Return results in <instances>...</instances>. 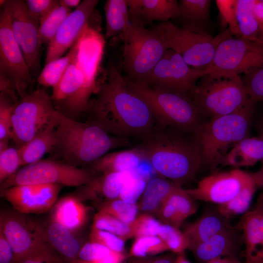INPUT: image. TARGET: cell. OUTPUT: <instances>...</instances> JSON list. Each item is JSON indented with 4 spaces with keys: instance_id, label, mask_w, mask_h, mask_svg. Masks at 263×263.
Segmentation results:
<instances>
[{
    "instance_id": "cell-1",
    "label": "cell",
    "mask_w": 263,
    "mask_h": 263,
    "mask_svg": "<svg viewBox=\"0 0 263 263\" xmlns=\"http://www.w3.org/2000/svg\"><path fill=\"white\" fill-rule=\"evenodd\" d=\"M108 72L86 111L90 114L89 122L115 136L143 139L155 130L150 110L128 88L125 76L114 64H109Z\"/></svg>"
},
{
    "instance_id": "cell-2",
    "label": "cell",
    "mask_w": 263,
    "mask_h": 263,
    "mask_svg": "<svg viewBox=\"0 0 263 263\" xmlns=\"http://www.w3.org/2000/svg\"><path fill=\"white\" fill-rule=\"evenodd\" d=\"M104 38L100 30L89 23L70 48L71 61L51 96L58 111L75 119L88 109L91 96L97 92L104 54Z\"/></svg>"
},
{
    "instance_id": "cell-3",
    "label": "cell",
    "mask_w": 263,
    "mask_h": 263,
    "mask_svg": "<svg viewBox=\"0 0 263 263\" xmlns=\"http://www.w3.org/2000/svg\"><path fill=\"white\" fill-rule=\"evenodd\" d=\"M142 140L137 147L152 169L179 186L192 181L202 167L199 150L192 139L160 130Z\"/></svg>"
},
{
    "instance_id": "cell-4",
    "label": "cell",
    "mask_w": 263,
    "mask_h": 263,
    "mask_svg": "<svg viewBox=\"0 0 263 263\" xmlns=\"http://www.w3.org/2000/svg\"><path fill=\"white\" fill-rule=\"evenodd\" d=\"M56 115L55 148L71 165H92L110 150L129 144V139L111 135L92 122H79L57 110Z\"/></svg>"
},
{
    "instance_id": "cell-5",
    "label": "cell",
    "mask_w": 263,
    "mask_h": 263,
    "mask_svg": "<svg viewBox=\"0 0 263 263\" xmlns=\"http://www.w3.org/2000/svg\"><path fill=\"white\" fill-rule=\"evenodd\" d=\"M255 107L202 122L192 132L202 166L214 169L239 142L249 136Z\"/></svg>"
},
{
    "instance_id": "cell-6",
    "label": "cell",
    "mask_w": 263,
    "mask_h": 263,
    "mask_svg": "<svg viewBox=\"0 0 263 263\" xmlns=\"http://www.w3.org/2000/svg\"><path fill=\"white\" fill-rule=\"evenodd\" d=\"M125 78L128 88L141 98L150 110L155 122V130L170 126L192 133L202 122L200 111L186 95Z\"/></svg>"
},
{
    "instance_id": "cell-7",
    "label": "cell",
    "mask_w": 263,
    "mask_h": 263,
    "mask_svg": "<svg viewBox=\"0 0 263 263\" xmlns=\"http://www.w3.org/2000/svg\"><path fill=\"white\" fill-rule=\"evenodd\" d=\"M203 77L190 96L202 115L211 119L255 107L239 75Z\"/></svg>"
},
{
    "instance_id": "cell-8",
    "label": "cell",
    "mask_w": 263,
    "mask_h": 263,
    "mask_svg": "<svg viewBox=\"0 0 263 263\" xmlns=\"http://www.w3.org/2000/svg\"><path fill=\"white\" fill-rule=\"evenodd\" d=\"M120 36L125 76L131 80L144 81L169 49L157 32L136 17L130 16V25Z\"/></svg>"
},
{
    "instance_id": "cell-9",
    "label": "cell",
    "mask_w": 263,
    "mask_h": 263,
    "mask_svg": "<svg viewBox=\"0 0 263 263\" xmlns=\"http://www.w3.org/2000/svg\"><path fill=\"white\" fill-rule=\"evenodd\" d=\"M152 29L165 40L169 49L180 54L193 68L204 70L211 62L220 43L231 36L229 30L213 37L205 31L178 27L170 21L162 22Z\"/></svg>"
},
{
    "instance_id": "cell-10",
    "label": "cell",
    "mask_w": 263,
    "mask_h": 263,
    "mask_svg": "<svg viewBox=\"0 0 263 263\" xmlns=\"http://www.w3.org/2000/svg\"><path fill=\"white\" fill-rule=\"evenodd\" d=\"M263 66V41L241 36L222 40L203 77L244 74Z\"/></svg>"
},
{
    "instance_id": "cell-11",
    "label": "cell",
    "mask_w": 263,
    "mask_h": 263,
    "mask_svg": "<svg viewBox=\"0 0 263 263\" xmlns=\"http://www.w3.org/2000/svg\"><path fill=\"white\" fill-rule=\"evenodd\" d=\"M56 109L45 88H38L15 103L12 113V139L18 148L33 138L52 119Z\"/></svg>"
},
{
    "instance_id": "cell-12",
    "label": "cell",
    "mask_w": 263,
    "mask_h": 263,
    "mask_svg": "<svg viewBox=\"0 0 263 263\" xmlns=\"http://www.w3.org/2000/svg\"><path fill=\"white\" fill-rule=\"evenodd\" d=\"M92 171L52 160L25 165L1 183L0 190L18 185L58 184L82 187L95 177Z\"/></svg>"
},
{
    "instance_id": "cell-13",
    "label": "cell",
    "mask_w": 263,
    "mask_h": 263,
    "mask_svg": "<svg viewBox=\"0 0 263 263\" xmlns=\"http://www.w3.org/2000/svg\"><path fill=\"white\" fill-rule=\"evenodd\" d=\"M0 81L10 83L20 98L34 82L13 33L8 14L2 8L0 13Z\"/></svg>"
},
{
    "instance_id": "cell-14",
    "label": "cell",
    "mask_w": 263,
    "mask_h": 263,
    "mask_svg": "<svg viewBox=\"0 0 263 263\" xmlns=\"http://www.w3.org/2000/svg\"><path fill=\"white\" fill-rule=\"evenodd\" d=\"M0 230L13 248L15 263H19L48 244L43 224L16 210H1Z\"/></svg>"
},
{
    "instance_id": "cell-15",
    "label": "cell",
    "mask_w": 263,
    "mask_h": 263,
    "mask_svg": "<svg viewBox=\"0 0 263 263\" xmlns=\"http://www.w3.org/2000/svg\"><path fill=\"white\" fill-rule=\"evenodd\" d=\"M7 12L15 38L20 46L33 78L40 74V52L42 43L39 35V24L30 16L25 1H0Z\"/></svg>"
},
{
    "instance_id": "cell-16",
    "label": "cell",
    "mask_w": 263,
    "mask_h": 263,
    "mask_svg": "<svg viewBox=\"0 0 263 263\" xmlns=\"http://www.w3.org/2000/svg\"><path fill=\"white\" fill-rule=\"evenodd\" d=\"M189 66L180 54L169 49L142 82L151 87L181 93L190 98L197 80L203 75V70Z\"/></svg>"
},
{
    "instance_id": "cell-17",
    "label": "cell",
    "mask_w": 263,
    "mask_h": 263,
    "mask_svg": "<svg viewBox=\"0 0 263 263\" xmlns=\"http://www.w3.org/2000/svg\"><path fill=\"white\" fill-rule=\"evenodd\" d=\"M254 180L251 172L235 169L213 172L201 179L195 188L185 190L195 201L220 205L231 200Z\"/></svg>"
},
{
    "instance_id": "cell-18",
    "label": "cell",
    "mask_w": 263,
    "mask_h": 263,
    "mask_svg": "<svg viewBox=\"0 0 263 263\" xmlns=\"http://www.w3.org/2000/svg\"><path fill=\"white\" fill-rule=\"evenodd\" d=\"M63 186L25 185L0 190V196L16 211L24 214H39L51 209Z\"/></svg>"
},
{
    "instance_id": "cell-19",
    "label": "cell",
    "mask_w": 263,
    "mask_h": 263,
    "mask_svg": "<svg viewBox=\"0 0 263 263\" xmlns=\"http://www.w3.org/2000/svg\"><path fill=\"white\" fill-rule=\"evenodd\" d=\"M98 0H84L63 21L48 44L46 63L63 56L83 31L98 4Z\"/></svg>"
},
{
    "instance_id": "cell-20",
    "label": "cell",
    "mask_w": 263,
    "mask_h": 263,
    "mask_svg": "<svg viewBox=\"0 0 263 263\" xmlns=\"http://www.w3.org/2000/svg\"><path fill=\"white\" fill-rule=\"evenodd\" d=\"M239 229L232 226L188 249L199 263H207L219 257L239 258L244 243Z\"/></svg>"
},
{
    "instance_id": "cell-21",
    "label": "cell",
    "mask_w": 263,
    "mask_h": 263,
    "mask_svg": "<svg viewBox=\"0 0 263 263\" xmlns=\"http://www.w3.org/2000/svg\"><path fill=\"white\" fill-rule=\"evenodd\" d=\"M238 227L244 246V263H263V209L258 199L254 208L243 215Z\"/></svg>"
},
{
    "instance_id": "cell-22",
    "label": "cell",
    "mask_w": 263,
    "mask_h": 263,
    "mask_svg": "<svg viewBox=\"0 0 263 263\" xmlns=\"http://www.w3.org/2000/svg\"><path fill=\"white\" fill-rule=\"evenodd\" d=\"M130 15L145 25L154 20L162 22L179 18V4L176 0H127Z\"/></svg>"
},
{
    "instance_id": "cell-23",
    "label": "cell",
    "mask_w": 263,
    "mask_h": 263,
    "mask_svg": "<svg viewBox=\"0 0 263 263\" xmlns=\"http://www.w3.org/2000/svg\"><path fill=\"white\" fill-rule=\"evenodd\" d=\"M43 225L46 242L66 263L77 259L84 243L75 232L51 219Z\"/></svg>"
},
{
    "instance_id": "cell-24",
    "label": "cell",
    "mask_w": 263,
    "mask_h": 263,
    "mask_svg": "<svg viewBox=\"0 0 263 263\" xmlns=\"http://www.w3.org/2000/svg\"><path fill=\"white\" fill-rule=\"evenodd\" d=\"M132 176V172H113L95 177L89 184L83 186L79 197L96 201H107L119 198L121 189ZM103 201V202H104Z\"/></svg>"
},
{
    "instance_id": "cell-25",
    "label": "cell",
    "mask_w": 263,
    "mask_h": 263,
    "mask_svg": "<svg viewBox=\"0 0 263 263\" xmlns=\"http://www.w3.org/2000/svg\"><path fill=\"white\" fill-rule=\"evenodd\" d=\"M232 226L229 219L221 214L216 207L205 210L199 218L186 225L183 232L189 240V248Z\"/></svg>"
},
{
    "instance_id": "cell-26",
    "label": "cell",
    "mask_w": 263,
    "mask_h": 263,
    "mask_svg": "<svg viewBox=\"0 0 263 263\" xmlns=\"http://www.w3.org/2000/svg\"><path fill=\"white\" fill-rule=\"evenodd\" d=\"M144 161V152L138 147L131 149L109 152L91 166L94 171L104 174L109 172H133Z\"/></svg>"
},
{
    "instance_id": "cell-27",
    "label": "cell",
    "mask_w": 263,
    "mask_h": 263,
    "mask_svg": "<svg viewBox=\"0 0 263 263\" xmlns=\"http://www.w3.org/2000/svg\"><path fill=\"white\" fill-rule=\"evenodd\" d=\"M50 219L75 232L81 229L88 219V209L78 196H67L56 201Z\"/></svg>"
},
{
    "instance_id": "cell-28",
    "label": "cell",
    "mask_w": 263,
    "mask_h": 263,
    "mask_svg": "<svg viewBox=\"0 0 263 263\" xmlns=\"http://www.w3.org/2000/svg\"><path fill=\"white\" fill-rule=\"evenodd\" d=\"M55 111L49 123L30 140L18 148L22 166L41 160L43 156L56 147V128L58 124Z\"/></svg>"
},
{
    "instance_id": "cell-29",
    "label": "cell",
    "mask_w": 263,
    "mask_h": 263,
    "mask_svg": "<svg viewBox=\"0 0 263 263\" xmlns=\"http://www.w3.org/2000/svg\"><path fill=\"white\" fill-rule=\"evenodd\" d=\"M263 160V136L247 137L239 142L223 159L221 166L252 167Z\"/></svg>"
},
{
    "instance_id": "cell-30",
    "label": "cell",
    "mask_w": 263,
    "mask_h": 263,
    "mask_svg": "<svg viewBox=\"0 0 263 263\" xmlns=\"http://www.w3.org/2000/svg\"><path fill=\"white\" fill-rule=\"evenodd\" d=\"M181 188L162 176L150 179L141 196L139 207L148 213L157 214L169 196Z\"/></svg>"
},
{
    "instance_id": "cell-31",
    "label": "cell",
    "mask_w": 263,
    "mask_h": 263,
    "mask_svg": "<svg viewBox=\"0 0 263 263\" xmlns=\"http://www.w3.org/2000/svg\"><path fill=\"white\" fill-rule=\"evenodd\" d=\"M107 38L121 35L129 26L130 15L127 0H108L104 5Z\"/></svg>"
},
{
    "instance_id": "cell-32",
    "label": "cell",
    "mask_w": 263,
    "mask_h": 263,
    "mask_svg": "<svg viewBox=\"0 0 263 263\" xmlns=\"http://www.w3.org/2000/svg\"><path fill=\"white\" fill-rule=\"evenodd\" d=\"M211 3L210 0H180L179 18L186 23L184 27L205 31L204 27L209 20Z\"/></svg>"
},
{
    "instance_id": "cell-33",
    "label": "cell",
    "mask_w": 263,
    "mask_h": 263,
    "mask_svg": "<svg viewBox=\"0 0 263 263\" xmlns=\"http://www.w3.org/2000/svg\"><path fill=\"white\" fill-rule=\"evenodd\" d=\"M256 0H236V18L242 36L262 40L259 23L254 12Z\"/></svg>"
},
{
    "instance_id": "cell-34",
    "label": "cell",
    "mask_w": 263,
    "mask_h": 263,
    "mask_svg": "<svg viewBox=\"0 0 263 263\" xmlns=\"http://www.w3.org/2000/svg\"><path fill=\"white\" fill-rule=\"evenodd\" d=\"M258 188L254 180L231 200L224 204L218 205V210L229 219L244 215L248 211L252 198Z\"/></svg>"
},
{
    "instance_id": "cell-35",
    "label": "cell",
    "mask_w": 263,
    "mask_h": 263,
    "mask_svg": "<svg viewBox=\"0 0 263 263\" xmlns=\"http://www.w3.org/2000/svg\"><path fill=\"white\" fill-rule=\"evenodd\" d=\"M72 9L59 3L41 19L39 25L40 41L48 44L53 38L59 27L72 12Z\"/></svg>"
},
{
    "instance_id": "cell-36",
    "label": "cell",
    "mask_w": 263,
    "mask_h": 263,
    "mask_svg": "<svg viewBox=\"0 0 263 263\" xmlns=\"http://www.w3.org/2000/svg\"><path fill=\"white\" fill-rule=\"evenodd\" d=\"M72 56L73 51L70 49L64 56L46 63L37 78L38 83L44 87L54 88L56 86L66 71Z\"/></svg>"
},
{
    "instance_id": "cell-37",
    "label": "cell",
    "mask_w": 263,
    "mask_h": 263,
    "mask_svg": "<svg viewBox=\"0 0 263 263\" xmlns=\"http://www.w3.org/2000/svg\"><path fill=\"white\" fill-rule=\"evenodd\" d=\"M98 211L108 214L124 223L130 225L137 217L139 207L118 198L97 203Z\"/></svg>"
},
{
    "instance_id": "cell-38",
    "label": "cell",
    "mask_w": 263,
    "mask_h": 263,
    "mask_svg": "<svg viewBox=\"0 0 263 263\" xmlns=\"http://www.w3.org/2000/svg\"><path fill=\"white\" fill-rule=\"evenodd\" d=\"M168 250L167 245L158 236L141 237L135 239L128 257L143 258L154 256Z\"/></svg>"
},
{
    "instance_id": "cell-39",
    "label": "cell",
    "mask_w": 263,
    "mask_h": 263,
    "mask_svg": "<svg viewBox=\"0 0 263 263\" xmlns=\"http://www.w3.org/2000/svg\"><path fill=\"white\" fill-rule=\"evenodd\" d=\"M92 227L113 233L125 241L133 237L130 225L101 211L94 215Z\"/></svg>"
},
{
    "instance_id": "cell-40",
    "label": "cell",
    "mask_w": 263,
    "mask_h": 263,
    "mask_svg": "<svg viewBox=\"0 0 263 263\" xmlns=\"http://www.w3.org/2000/svg\"><path fill=\"white\" fill-rule=\"evenodd\" d=\"M157 236L164 242L168 250L178 255L188 249L189 241L184 232L179 228L165 224H161Z\"/></svg>"
},
{
    "instance_id": "cell-41",
    "label": "cell",
    "mask_w": 263,
    "mask_h": 263,
    "mask_svg": "<svg viewBox=\"0 0 263 263\" xmlns=\"http://www.w3.org/2000/svg\"><path fill=\"white\" fill-rule=\"evenodd\" d=\"M195 201L185 189L180 188L172 193L165 202L171 205L184 221L197 211L198 206Z\"/></svg>"
},
{
    "instance_id": "cell-42",
    "label": "cell",
    "mask_w": 263,
    "mask_h": 263,
    "mask_svg": "<svg viewBox=\"0 0 263 263\" xmlns=\"http://www.w3.org/2000/svg\"><path fill=\"white\" fill-rule=\"evenodd\" d=\"M22 166L18 148L8 147L0 151V184L14 175Z\"/></svg>"
},
{
    "instance_id": "cell-43",
    "label": "cell",
    "mask_w": 263,
    "mask_h": 263,
    "mask_svg": "<svg viewBox=\"0 0 263 263\" xmlns=\"http://www.w3.org/2000/svg\"><path fill=\"white\" fill-rule=\"evenodd\" d=\"M161 224L151 215L145 213L137 217L130 224L133 237L157 236Z\"/></svg>"
},
{
    "instance_id": "cell-44",
    "label": "cell",
    "mask_w": 263,
    "mask_h": 263,
    "mask_svg": "<svg viewBox=\"0 0 263 263\" xmlns=\"http://www.w3.org/2000/svg\"><path fill=\"white\" fill-rule=\"evenodd\" d=\"M15 104L9 96L3 94L0 96V140L11 139L12 133V113Z\"/></svg>"
},
{
    "instance_id": "cell-45",
    "label": "cell",
    "mask_w": 263,
    "mask_h": 263,
    "mask_svg": "<svg viewBox=\"0 0 263 263\" xmlns=\"http://www.w3.org/2000/svg\"><path fill=\"white\" fill-rule=\"evenodd\" d=\"M150 180L133 175L123 186L119 198L132 204H135L142 195Z\"/></svg>"
},
{
    "instance_id": "cell-46",
    "label": "cell",
    "mask_w": 263,
    "mask_h": 263,
    "mask_svg": "<svg viewBox=\"0 0 263 263\" xmlns=\"http://www.w3.org/2000/svg\"><path fill=\"white\" fill-rule=\"evenodd\" d=\"M242 79L251 99L263 102V66L244 74Z\"/></svg>"
},
{
    "instance_id": "cell-47",
    "label": "cell",
    "mask_w": 263,
    "mask_h": 263,
    "mask_svg": "<svg viewBox=\"0 0 263 263\" xmlns=\"http://www.w3.org/2000/svg\"><path fill=\"white\" fill-rule=\"evenodd\" d=\"M89 238L112 250L124 253L125 240L113 233L92 227Z\"/></svg>"
},
{
    "instance_id": "cell-48",
    "label": "cell",
    "mask_w": 263,
    "mask_h": 263,
    "mask_svg": "<svg viewBox=\"0 0 263 263\" xmlns=\"http://www.w3.org/2000/svg\"><path fill=\"white\" fill-rule=\"evenodd\" d=\"M236 0H216V3L220 14L229 27L231 35L241 36L236 14Z\"/></svg>"
},
{
    "instance_id": "cell-49",
    "label": "cell",
    "mask_w": 263,
    "mask_h": 263,
    "mask_svg": "<svg viewBox=\"0 0 263 263\" xmlns=\"http://www.w3.org/2000/svg\"><path fill=\"white\" fill-rule=\"evenodd\" d=\"M111 250L100 244L90 241L84 244L77 259L96 263L107 256Z\"/></svg>"
},
{
    "instance_id": "cell-50",
    "label": "cell",
    "mask_w": 263,
    "mask_h": 263,
    "mask_svg": "<svg viewBox=\"0 0 263 263\" xmlns=\"http://www.w3.org/2000/svg\"><path fill=\"white\" fill-rule=\"evenodd\" d=\"M59 3L56 0H26L30 16L39 25L40 20Z\"/></svg>"
},
{
    "instance_id": "cell-51",
    "label": "cell",
    "mask_w": 263,
    "mask_h": 263,
    "mask_svg": "<svg viewBox=\"0 0 263 263\" xmlns=\"http://www.w3.org/2000/svg\"><path fill=\"white\" fill-rule=\"evenodd\" d=\"M19 263H66L48 244L22 260Z\"/></svg>"
},
{
    "instance_id": "cell-52",
    "label": "cell",
    "mask_w": 263,
    "mask_h": 263,
    "mask_svg": "<svg viewBox=\"0 0 263 263\" xmlns=\"http://www.w3.org/2000/svg\"><path fill=\"white\" fill-rule=\"evenodd\" d=\"M156 215L163 222V224L180 228L184 221L181 219L174 207L168 203H164Z\"/></svg>"
},
{
    "instance_id": "cell-53",
    "label": "cell",
    "mask_w": 263,
    "mask_h": 263,
    "mask_svg": "<svg viewBox=\"0 0 263 263\" xmlns=\"http://www.w3.org/2000/svg\"><path fill=\"white\" fill-rule=\"evenodd\" d=\"M177 255L172 253L143 258L129 257L124 263H173Z\"/></svg>"
},
{
    "instance_id": "cell-54",
    "label": "cell",
    "mask_w": 263,
    "mask_h": 263,
    "mask_svg": "<svg viewBox=\"0 0 263 263\" xmlns=\"http://www.w3.org/2000/svg\"><path fill=\"white\" fill-rule=\"evenodd\" d=\"M0 263H15V255L13 248L0 230Z\"/></svg>"
},
{
    "instance_id": "cell-55",
    "label": "cell",
    "mask_w": 263,
    "mask_h": 263,
    "mask_svg": "<svg viewBox=\"0 0 263 263\" xmlns=\"http://www.w3.org/2000/svg\"><path fill=\"white\" fill-rule=\"evenodd\" d=\"M256 127L259 135L263 136V116L258 120ZM252 174L259 188L263 189V160L260 169L256 172H252Z\"/></svg>"
},
{
    "instance_id": "cell-56",
    "label": "cell",
    "mask_w": 263,
    "mask_h": 263,
    "mask_svg": "<svg viewBox=\"0 0 263 263\" xmlns=\"http://www.w3.org/2000/svg\"><path fill=\"white\" fill-rule=\"evenodd\" d=\"M127 257L124 253L111 250L107 256L96 263H124Z\"/></svg>"
},
{
    "instance_id": "cell-57",
    "label": "cell",
    "mask_w": 263,
    "mask_h": 263,
    "mask_svg": "<svg viewBox=\"0 0 263 263\" xmlns=\"http://www.w3.org/2000/svg\"><path fill=\"white\" fill-rule=\"evenodd\" d=\"M254 12L259 23L261 40L263 41V0H256Z\"/></svg>"
},
{
    "instance_id": "cell-58",
    "label": "cell",
    "mask_w": 263,
    "mask_h": 263,
    "mask_svg": "<svg viewBox=\"0 0 263 263\" xmlns=\"http://www.w3.org/2000/svg\"><path fill=\"white\" fill-rule=\"evenodd\" d=\"M207 263H244L239 258L235 257H219L214 259Z\"/></svg>"
},
{
    "instance_id": "cell-59",
    "label": "cell",
    "mask_w": 263,
    "mask_h": 263,
    "mask_svg": "<svg viewBox=\"0 0 263 263\" xmlns=\"http://www.w3.org/2000/svg\"><path fill=\"white\" fill-rule=\"evenodd\" d=\"M59 2L62 5L71 9L77 8L81 2L79 0H60Z\"/></svg>"
},
{
    "instance_id": "cell-60",
    "label": "cell",
    "mask_w": 263,
    "mask_h": 263,
    "mask_svg": "<svg viewBox=\"0 0 263 263\" xmlns=\"http://www.w3.org/2000/svg\"><path fill=\"white\" fill-rule=\"evenodd\" d=\"M173 263H191L186 257L185 252L177 255Z\"/></svg>"
},
{
    "instance_id": "cell-61",
    "label": "cell",
    "mask_w": 263,
    "mask_h": 263,
    "mask_svg": "<svg viewBox=\"0 0 263 263\" xmlns=\"http://www.w3.org/2000/svg\"><path fill=\"white\" fill-rule=\"evenodd\" d=\"M257 199L260 202L263 209V189L262 191L259 194Z\"/></svg>"
},
{
    "instance_id": "cell-62",
    "label": "cell",
    "mask_w": 263,
    "mask_h": 263,
    "mask_svg": "<svg viewBox=\"0 0 263 263\" xmlns=\"http://www.w3.org/2000/svg\"><path fill=\"white\" fill-rule=\"evenodd\" d=\"M69 263H94L87 262V261H83V260H81L77 259L73 261H71V262Z\"/></svg>"
}]
</instances>
